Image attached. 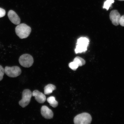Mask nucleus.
<instances>
[{"instance_id":"obj_17","label":"nucleus","mask_w":124,"mask_h":124,"mask_svg":"<svg viewBox=\"0 0 124 124\" xmlns=\"http://www.w3.org/2000/svg\"><path fill=\"white\" fill-rule=\"evenodd\" d=\"M6 11L4 9L0 8V18L2 17L5 15Z\"/></svg>"},{"instance_id":"obj_19","label":"nucleus","mask_w":124,"mask_h":124,"mask_svg":"<svg viewBox=\"0 0 124 124\" xmlns=\"http://www.w3.org/2000/svg\"><path fill=\"white\" fill-rule=\"evenodd\" d=\"M118 0L120 1H124V0Z\"/></svg>"},{"instance_id":"obj_12","label":"nucleus","mask_w":124,"mask_h":124,"mask_svg":"<svg viewBox=\"0 0 124 124\" xmlns=\"http://www.w3.org/2000/svg\"><path fill=\"white\" fill-rule=\"evenodd\" d=\"M47 101L50 106L53 108H56L58 106V102L56 100L55 98L54 97L51 96L48 98Z\"/></svg>"},{"instance_id":"obj_15","label":"nucleus","mask_w":124,"mask_h":124,"mask_svg":"<svg viewBox=\"0 0 124 124\" xmlns=\"http://www.w3.org/2000/svg\"><path fill=\"white\" fill-rule=\"evenodd\" d=\"M69 67L73 70H76L77 68L78 67V65L75 62L73 61L70 63L69 64Z\"/></svg>"},{"instance_id":"obj_4","label":"nucleus","mask_w":124,"mask_h":124,"mask_svg":"<svg viewBox=\"0 0 124 124\" xmlns=\"http://www.w3.org/2000/svg\"><path fill=\"white\" fill-rule=\"evenodd\" d=\"M19 62L21 66L25 68H29L33 64L34 60L33 57L29 54H23L20 57Z\"/></svg>"},{"instance_id":"obj_8","label":"nucleus","mask_w":124,"mask_h":124,"mask_svg":"<svg viewBox=\"0 0 124 124\" xmlns=\"http://www.w3.org/2000/svg\"><path fill=\"white\" fill-rule=\"evenodd\" d=\"M8 16L11 22L16 25H18L21 22V19L18 15L14 11L11 10L8 13Z\"/></svg>"},{"instance_id":"obj_3","label":"nucleus","mask_w":124,"mask_h":124,"mask_svg":"<svg viewBox=\"0 0 124 124\" xmlns=\"http://www.w3.org/2000/svg\"><path fill=\"white\" fill-rule=\"evenodd\" d=\"M92 121V117L90 115L86 113H82L75 116L74 119L75 124H89Z\"/></svg>"},{"instance_id":"obj_6","label":"nucleus","mask_w":124,"mask_h":124,"mask_svg":"<svg viewBox=\"0 0 124 124\" xmlns=\"http://www.w3.org/2000/svg\"><path fill=\"white\" fill-rule=\"evenodd\" d=\"M4 72L8 76L12 78L17 77L21 73V69L19 67L16 66L11 67L6 66L5 68Z\"/></svg>"},{"instance_id":"obj_13","label":"nucleus","mask_w":124,"mask_h":124,"mask_svg":"<svg viewBox=\"0 0 124 124\" xmlns=\"http://www.w3.org/2000/svg\"><path fill=\"white\" fill-rule=\"evenodd\" d=\"M73 61L75 62L79 66H81L85 64V61L83 58L79 57H77L74 59Z\"/></svg>"},{"instance_id":"obj_14","label":"nucleus","mask_w":124,"mask_h":124,"mask_svg":"<svg viewBox=\"0 0 124 124\" xmlns=\"http://www.w3.org/2000/svg\"><path fill=\"white\" fill-rule=\"evenodd\" d=\"M114 0H106L104 4L103 8L108 10L109 8L111 7V5L114 3Z\"/></svg>"},{"instance_id":"obj_10","label":"nucleus","mask_w":124,"mask_h":124,"mask_svg":"<svg viewBox=\"0 0 124 124\" xmlns=\"http://www.w3.org/2000/svg\"><path fill=\"white\" fill-rule=\"evenodd\" d=\"M32 96L35 97L36 100L39 103H43L46 101V97L45 94L37 90H35L32 92Z\"/></svg>"},{"instance_id":"obj_11","label":"nucleus","mask_w":124,"mask_h":124,"mask_svg":"<svg viewBox=\"0 0 124 124\" xmlns=\"http://www.w3.org/2000/svg\"><path fill=\"white\" fill-rule=\"evenodd\" d=\"M56 89V87L55 85L51 84L48 85L44 87V94L46 95H49L52 93L53 91Z\"/></svg>"},{"instance_id":"obj_18","label":"nucleus","mask_w":124,"mask_h":124,"mask_svg":"<svg viewBox=\"0 0 124 124\" xmlns=\"http://www.w3.org/2000/svg\"><path fill=\"white\" fill-rule=\"evenodd\" d=\"M120 24L122 27H124V15L122 16L121 17Z\"/></svg>"},{"instance_id":"obj_7","label":"nucleus","mask_w":124,"mask_h":124,"mask_svg":"<svg viewBox=\"0 0 124 124\" xmlns=\"http://www.w3.org/2000/svg\"><path fill=\"white\" fill-rule=\"evenodd\" d=\"M121 16L117 10H112L109 15L110 20L114 25L117 26L120 24Z\"/></svg>"},{"instance_id":"obj_9","label":"nucleus","mask_w":124,"mask_h":124,"mask_svg":"<svg viewBox=\"0 0 124 124\" xmlns=\"http://www.w3.org/2000/svg\"><path fill=\"white\" fill-rule=\"evenodd\" d=\"M42 116L45 118L48 119H52L53 117L54 114L52 110L47 106H43L41 108Z\"/></svg>"},{"instance_id":"obj_5","label":"nucleus","mask_w":124,"mask_h":124,"mask_svg":"<svg viewBox=\"0 0 124 124\" xmlns=\"http://www.w3.org/2000/svg\"><path fill=\"white\" fill-rule=\"evenodd\" d=\"M32 96V93L30 90H24L22 93V99L19 102V105L23 108L29 105Z\"/></svg>"},{"instance_id":"obj_16","label":"nucleus","mask_w":124,"mask_h":124,"mask_svg":"<svg viewBox=\"0 0 124 124\" xmlns=\"http://www.w3.org/2000/svg\"><path fill=\"white\" fill-rule=\"evenodd\" d=\"M4 73V69L0 65V81L2 80Z\"/></svg>"},{"instance_id":"obj_1","label":"nucleus","mask_w":124,"mask_h":124,"mask_svg":"<svg viewBox=\"0 0 124 124\" xmlns=\"http://www.w3.org/2000/svg\"><path fill=\"white\" fill-rule=\"evenodd\" d=\"M31 31V28L24 23L18 24L15 28L16 34L21 39L27 38L30 35Z\"/></svg>"},{"instance_id":"obj_2","label":"nucleus","mask_w":124,"mask_h":124,"mask_svg":"<svg viewBox=\"0 0 124 124\" xmlns=\"http://www.w3.org/2000/svg\"><path fill=\"white\" fill-rule=\"evenodd\" d=\"M89 43V40L87 38L81 37L78 39L75 49L76 53L77 54L85 52L87 50Z\"/></svg>"}]
</instances>
